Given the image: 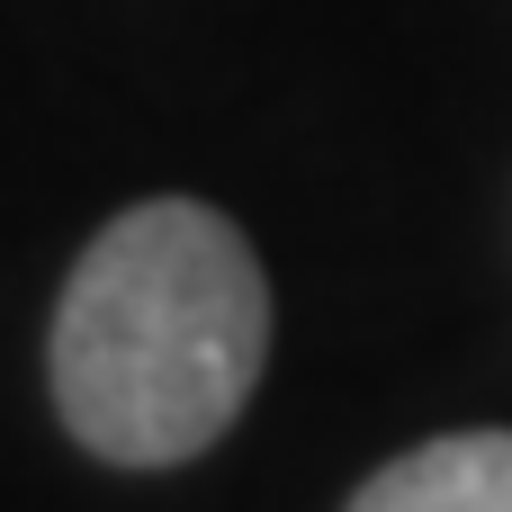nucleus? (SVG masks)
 Instances as JSON below:
<instances>
[{"label": "nucleus", "instance_id": "f257e3e1", "mask_svg": "<svg viewBox=\"0 0 512 512\" xmlns=\"http://www.w3.org/2000/svg\"><path fill=\"white\" fill-rule=\"evenodd\" d=\"M270 360V279L198 198H135L54 306V414L108 468H180L234 432Z\"/></svg>", "mask_w": 512, "mask_h": 512}, {"label": "nucleus", "instance_id": "f03ea898", "mask_svg": "<svg viewBox=\"0 0 512 512\" xmlns=\"http://www.w3.org/2000/svg\"><path fill=\"white\" fill-rule=\"evenodd\" d=\"M351 512H512V432H441L387 459Z\"/></svg>", "mask_w": 512, "mask_h": 512}]
</instances>
